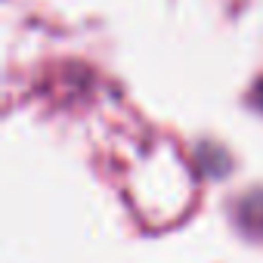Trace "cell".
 <instances>
[]
</instances>
